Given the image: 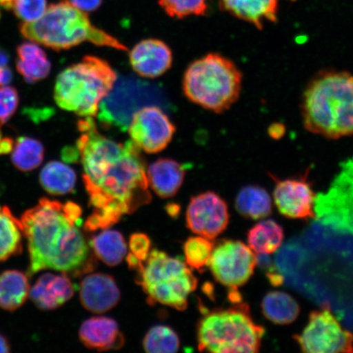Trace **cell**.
Wrapping results in <instances>:
<instances>
[{"instance_id":"cell-1","label":"cell","mask_w":353,"mask_h":353,"mask_svg":"<svg viewBox=\"0 0 353 353\" xmlns=\"http://www.w3.org/2000/svg\"><path fill=\"white\" fill-rule=\"evenodd\" d=\"M77 143L83 181L94 212L87 231L108 229L151 202L147 168L140 149L132 142L118 143L97 130L92 117L78 123Z\"/></svg>"},{"instance_id":"cell-2","label":"cell","mask_w":353,"mask_h":353,"mask_svg":"<svg viewBox=\"0 0 353 353\" xmlns=\"http://www.w3.org/2000/svg\"><path fill=\"white\" fill-rule=\"evenodd\" d=\"M82 210L76 203L65 204L41 198L21 217L28 240L29 275L52 269L78 275L90 268V248L79 229Z\"/></svg>"},{"instance_id":"cell-3","label":"cell","mask_w":353,"mask_h":353,"mask_svg":"<svg viewBox=\"0 0 353 353\" xmlns=\"http://www.w3.org/2000/svg\"><path fill=\"white\" fill-rule=\"evenodd\" d=\"M305 129L331 139L353 134V76L327 70L308 83L302 101Z\"/></svg>"},{"instance_id":"cell-4","label":"cell","mask_w":353,"mask_h":353,"mask_svg":"<svg viewBox=\"0 0 353 353\" xmlns=\"http://www.w3.org/2000/svg\"><path fill=\"white\" fill-rule=\"evenodd\" d=\"M20 32L26 39L55 51L68 50L83 42L126 51L127 47L91 23L85 12L68 0L48 7L37 21L23 22Z\"/></svg>"},{"instance_id":"cell-5","label":"cell","mask_w":353,"mask_h":353,"mask_svg":"<svg viewBox=\"0 0 353 353\" xmlns=\"http://www.w3.org/2000/svg\"><path fill=\"white\" fill-rule=\"evenodd\" d=\"M117 74L107 61L86 56L57 78L54 99L59 107L81 117H94L112 92Z\"/></svg>"},{"instance_id":"cell-6","label":"cell","mask_w":353,"mask_h":353,"mask_svg":"<svg viewBox=\"0 0 353 353\" xmlns=\"http://www.w3.org/2000/svg\"><path fill=\"white\" fill-rule=\"evenodd\" d=\"M183 85L185 96L193 103L222 113L239 99L242 74L226 57L209 54L188 66Z\"/></svg>"},{"instance_id":"cell-7","label":"cell","mask_w":353,"mask_h":353,"mask_svg":"<svg viewBox=\"0 0 353 353\" xmlns=\"http://www.w3.org/2000/svg\"><path fill=\"white\" fill-rule=\"evenodd\" d=\"M210 312L199 322V350L217 353H254L260 350L263 326L254 321L248 304L242 301Z\"/></svg>"},{"instance_id":"cell-8","label":"cell","mask_w":353,"mask_h":353,"mask_svg":"<svg viewBox=\"0 0 353 353\" xmlns=\"http://www.w3.org/2000/svg\"><path fill=\"white\" fill-rule=\"evenodd\" d=\"M132 269L138 273V283L148 295L150 304L159 303L179 311L187 308L197 280L183 260L154 250L145 261Z\"/></svg>"},{"instance_id":"cell-9","label":"cell","mask_w":353,"mask_h":353,"mask_svg":"<svg viewBox=\"0 0 353 353\" xmlns=\"http://www.w3.org/2000/svg\"><path fill=\"white\" fill-rule=\"evenodd\" d=\"M294 339L303 352H353V334L343 327L326 303L310 313L305 328Z\"/></svg>"},{"instance_id":"cell-10","label":"cell","mask_w":353,"mask_h":353,"mask_svg":"<svg viewBox=\"0 0 353 353\" xmlns=\"http://www.w3.org/2000/svg\"><path fill=\"white\" fill-rule=\"evenodd\" d=\"M315 211L322 223L353 234V157L342 163L327 192L316 196Z\"/></svg>"},{"instance_id":"cell-11","label":"cell","mask_w":353,"mask_h":353,"mask_svg":"<svg viewBox=\"0 0 353 353\" xmlns=\"http://www.w3.org/2000/svg\"><path fill=\"white\" fill-rule=\"evenodd\" d=\"M257 255L240 241L225 240L214 247L209 266L215 280L229 289V294L239 293L253 276Z\"/></svg>"},{"instance_id":"cell-12","label":"cell","mask_w":353,"mask_h":353,"mask_svg":"<svg viewBox=\"0 0 353 353\" xmlns=\"http://www.w3.org/2000/svg\"><path fill=\"white\" fill-rule=\"evenodd\" d=\"M176 128L169 117L151 105L132 114L129 125L131 141L143 152L154 154L165 149L173 139Z\"/></svg>"},{"instance_id":"cell-13","label":"cell","mask_w":353,"mask_h":353,"mask_svg":"<svg viewBox=\"0 0 353 353\" xmlns=\"http://www.w3.org/2000/svg\"><path fill=\"white\" fill-rule=\"evenodd\" d=\"M309 173L310 169H307L302 175L286 179H278L270 174L275 183L273 192L275 205L285 217L305 220L316 218V196L308 179Z\"/></svg>"},{"instance_id":"cell-14","label":"cell","mask_w":353,"mask_h":353,"mask_svg":"<svg viewBox=\"0 0 353 353\" xmlns=\"http://www.w3.org/2000/svg\"><path fill=\"white\" fill-rule=\"evenodd\" d=\"M230 214L226 201L214 192L191 199L187 210V225L198 236L213 240L226 230Z\"/></svg>"},{"instance_id":"cell-15","label":"cell","mask_w":353,"mask_h":353,"mask_svg":"<svg viewBox=\"0 0 353 353\" xmlns=\"http://www.w3.org/2000/svg\"><path fill=\"white\" fill-rule=\"evenodd\" d=\"M132 70L144 78L162 76L171 68L173 54L167 44L159 39H144L132 48L130 52Z\"/></svg>"},{"instance_id":"cell-16","label":"cell","mask_w":353,"mask_h":353,"mask_svg":"<svg viewBox=\"0 0 353 353\" xmlns=\"http://www.w3.org/2000/svg\"><path fill=\"white\" fill-rule=\"evenodd\" d=\"M79 299L88 311L104 313L117 305L121 292L112 276L105 273H94L83 278L79 288Z\"/></svg>"},{"instance_id":"cell-17","label":"cell","mask_w":353,"mask_h":353,"mask_svg":"<svg viewBox=\"0 0 353 353\" xmlns=\"http://www.w3.org/2000/svg\"><path fill=\"white\" fill-rule=\"evenodd\" d=\"M74 293V286L68 275L46 273L30 289L29 296L38 308L50 311L69 301Z\"/></svg>"},{"instance_id":"cell-18","label":"cell","mask_w":353,"mask_h":353,"mask_svg":"<svg viewBox=\"0 0 353 353\" xmlns=\"http://www.w3.org/2000/svg\"><path fill=\"white\" fill-rule=\"evenodd\" d=\"M79 337L83 345L100 352L119 350L125 343L117 322L105 316L92 317L83 322Z\"/></svg>"},{"instance_id":"cell-19","label":"cell","mask_w":353,"mask_h":353,"mask_svg":"<svg viewBox=\"0 0 353 353\" xmlns=\"http://www.w3.org/2000/svg\"><path fill=\"white\" fill-rule=\"evenodd\" d=\"M186 170L179 162L161 158L147 170L148 183L154 192L164 199L173 197L182 187Z\"/></svg>"},{"instance_id":"cell-20","label":"cell","mask_w":353,"mask_h":353,"mask_svg":"<svg viewBox=\"0 0 353 353\" xmlns=\"http://www.w3.org/2000/svg\"><path fill=\"white\" fill-rule=\"evenodd\" d=\"M223 10L259 30L265 22L277 21L278 0H220Z\"/></svg>"},{"instance_id":"cell-21","label":"cell","mask_w":353,"mask_h":353,"mask_svg":"<svg viewBox=\"0 0 353 353\" xmlns=\"http://www.w3.org/2000/svg\"><path fill=\"white\" fill-rule=\"evenodd\" d=\"M17 72L26 82L34 83L46 79L51 72V63L41 47L35 42H25L17 48Z\"/></svg>"},{"instance_id":"cell-22","label":"cell","mask_w":353,"mask_h":353,"mask_svg":"<svg viewBox=\"0 0 353 353\" xmlns=\"http://www.w3.org/2000/svg\"><path fill=\"white\" fill-rule=\"evenodd\" d=\"M28 276L17 270H8L0 274V308L15 311L28 299L30 293Z\"/></svg>"},{"instance_id":"cell-23","label":"cell","mask_w":353,"mask_h":353,"mask_svg":"<svg viewBox=\"0 0 353 353\" xmlns=\"http://www.w3.org/2000/svg\"><path fill=\"white\" fill-rule=\"evenodd\" d=\"M235 207L243 217L252 220L267 218L272 212L270 195L266 190L256 185H248L240 190Z\"/></svg>"},{"instance_id":"cell-24","label":"cell","mask_w":353,"mask_h":353,"mask_svg":"<svg viewBox=\"0 0 353 353\" xmlns=\"http://www.w3.org/2000/svg\"><path fill=\"white\" fill-rule=\"evenodd\" d=\"M284 237L283 228L273 219L261 221L247 233L249 246L258 255L275 253L283 243Z\"/></svg>"},{"instance_id":"cell-25","label":"cell","mask_w":353,"mask_h":353,"mask_svg":"<svg viewBox=\"0 0 353 353\" xmlns=\"http://www.w3.org/2000/svg\"><path fill=\"white\" fill-rule=\"evenodd\" d=\"M263 314L276 325H288L298 319L300 307L298 302L283 291H270L263 299Z\"/></svg>"},{"instance_id":"cell-26","label":"cell","mask_w":353,"mask_h":353,"mask_svg":"<svg viewBox=\"0 0 353 353\" xmlns=\"http://www.w3.org/2000/svg\"><path fill=\"white\" fill-rule=\"evenodd\" d=\"M23 236L21 220L8 206L0 205V262L21 253Z\"/></svg>"},{"instance_id":"cell-27","label":"cell","mask_w":353,"mask_h":353,"mask_svg":"<svg viewBox=\"0 0 353 353\" xmlns=\"http://www.w3.org/2000/svg\"><path fill=\"white\" fill-rule=\"evenodd\" d=\"M39 183L46 191L54 196L72 193L77 184V174L72 168L59 161H51L39 174Z\"/></svg>"},{"instance_id":"cell-28","label":"cell","mask_w":353,"mask_h":353,"mask_svg":"<svg viewBox=\"0 0 353 353\" xmlns=\"http://www.w3.org/2000/svg\"><path fill=\"white\" fill-rule=\"evenodd\" d=\"M92 250L101 261L108 266H117L125 259L127 245L122 234L114 230H103L92 237Z\"/></svg>"},{"instance_id":"cell-29","label":"cell","mask_w":353,"mask_h":353,"mask_svg":"<svg viewBox=\"0 0 353 353\" xmlns=\"http://www.w3.org/2000/svg\"><path fill=\"white\" fill-rule=\"evenodd\" d=\"M44 147L41 141L29 137H20L12 152V162L17 170L30 172L42 164Z\"/></svg>"},{"instance_id":"cell-30","label":"cell","mask_w":353,"mask_h":353,"mask_svg":"<svg viewBox=\"0 0 353 353\" xmlns=\"http://www.w3.org/2000/svg\"><path fill=\"white\" fill-rule=\"evenodd\" d=\"M143 347L150 353L176 352L179 350L180 339L178 334L168 326L157 325L145 334Z\"/></svg>"},{"instance_id":"cell-31","label":"cell","mask_w":353,"mask_h":353,"mask_svg":"<svg viewBox=\"0 0 353 353\" xmlns=\"http://www.w3.org/2000/svg\"><path fill=\"white\" fill-rule=\"evenodd\" d=\"M214 243L203 236L190 237L184 244V254L190 268L202 272L209 264Z\"/></svg>"},{"instance_id":"cell-32","label":"cell","mask_w":353,"mask_h":353,"mask_svg":"<svg viewBox=\"0 0 353 353\" xmlns=\"http://www.w3.org/2000/svg\"><path fill=\"white\" fill-rule=\"evenodd\" d=\"M159 3L168 15L179 19L205 15L208 8L207 0H159Z\"/></svg>"},{"instance_id":"cell-33","label":"cell","mask_w":353,"mask_h":353,"mask_svg":"<svg viewBox=\"0 0 353 353\" xmlns=\"http://www.w3.org/2000/svg\"><path fill=\"white\" fill-rule=\"evenodd\" d=\"M47 8V0H14L11 6L15 15L23 22L41 19Z\"/></svg>"},{"instance_id":"cell-34","label":"cell","mask_w":353,"mask_h":353,"mask_svg":"<svg viewBox=\"0 0 353 353\" xmlns=\"http://www.w3.org/2000/svg\"><path fill=\"white\" fill-rule=\"evenodd\" d=\"M19 91L14 87L0 88V125L10 121L19 105Z\"/></svg>"},{"instance_id":"cell-35","label":"cell","mask_w":353,"mask_h":353,"mask_svg":"<svg viewBox=\"0 0 353 353\" xmlns=\"http://www.w3.org/2000/svg\"><path fill=\"white\" fill-rule=\"evenodd\" d=\"M130 247L131 254L141 261H145L151 250V240L145 234H132L130 236Z\"/></svg>"},{"instance_id":"cell-36","label":"cell","mask_w":353,"mask_h":353,"mask_svg":"<svg viewBox=\"0 0 353 353\" xmlns=\"http://www.w3.org/2000/svg\"><path fill=\"white\" fill-rule=\"evenodd\" d=\"M74 7L83 12H92L101 6L103 0H70Z\"/></svg>"},{"instance_id":"cell-37","label":"cell","mask_w":353,"mask_h":353,"mask_svg":"<svg viewBox=\"0 0 353 353\" xmlns=\"http://www.w3.org/2000/svg\"><path fill=\"white\" fill-rule=\"evenodd\" d=\"M14 141L10 138V137L3 138L0 141V156L11 153L13 148H14Z\"/></svg>"},{"instance_id":"cell-38","label":"cell","mask_w":353,"mask_h":353,"mask_svg":"<svg viewBox=\"0 0 353 353\" xmlns=\"http://www.w3.org/2000/svg\"><path fill=\"white\" fill-rule=\"evenodd\" d=\"M11 351V345L10 341L6 335L0 333V352H10Z\"/></svg>"},{"instance_id":"cell-39","label":"cell","mask_w":353,"mask_h":353,"mask_svg":"<svg viewBox=\"0 0 353 353\" xmlns=\"http://www.w3.org/2000/svg\"><path fill=\"white\" fill-rule=\"evenodd\" d=\"M12 79V70L6 66L3 68L2 85H8Z\"/></svg>"},{"instance_id":"cell-40","label":"cell","mask_w":353,"mask_h":353,"mask_svg":"<svg viewBox=\"0 0 353 353\" xmlns=\"http://www.w3.org/2000/svg\"><path fill=\"white\" fill-rule=\"evenodd\" d=\"M10 61V57H8L7 52L0 48V66L1 68H6Z\"/></svg>"},{"instance_id":"cell-41","label":"cell","mask_w":353,"mask_h":353,"mask_svg":"<svg viewBox=\"0 0 353 353\" xmlns=\"http://www.w3.org/2000/svg\"><path fill=\"white\" fill-rule=\"evenodd\" d=\"M14 0H0V7L6 10H11L12 4Z\"/></svg>"},{"instance_id":"cell-42","label":"cell","mask_w":353,"mask_h":353,"mask_svg":"<svg viewBox=\"0 0 353 353\" xmlns=\"http://www.w3.org/2000/svg\"><path fill=\"white\" fill-rule=\"evenodd\" d=\"M3 68L0 66V85H2Z\"/></svg>"},{"instance_id":"cell-43","label":"cell","mask_w":353,"mask_h":353,"mask_svg":"<svg viewBox=\"0 0 353 353\" xmlns=\"http://www.w3.org/2000/svg\"><path fill=\"white\" fill-rule=\"evenodd\" d=\"M1 125H0V141L3 139V134H2V130H1Z\"/></svg>"}]
</instances>
